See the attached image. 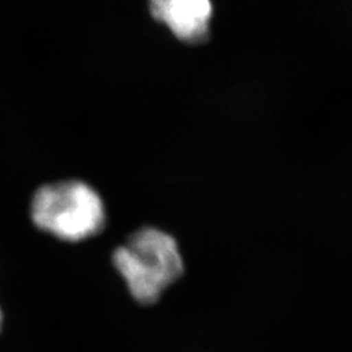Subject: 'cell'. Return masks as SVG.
Segmentation results:
<instances>
[{"label": "cell", "mask_w": 352, "mask_h": 352, "mask_svg": "<svg viewBox=\"0 0 352 352\" xmlns=\"http://www.w3.org/2000/svg\"><path fill=\"white\" fill-rule=\"evenodd\" d=\"M113 264L131 296L142 305L158 302L184 273L177 241L155 227H141L132 232L113 251Z\"/></svg>", "instance_id": "cell-1"}, {"label": "cell", "mask_w": 352, "mask_h": 352, "mask_svg": "<svg viewBox=\"0 0 352 352\" xmlns=\"http://www.w3.org/2000/svg\"><path fill=\"white\" fill-rule=\"evenodd\" d=\"M30 217L39 230L68 243L98 235L107 219L100 193L76 179L38 188L30 204Z\"/></svg>", "instance_id": "cell-2"}, {"label": "cell", "mask_w": 352, "mask_h": 352, "mask_svg": "<svg viewBox=\"0 0 352 352\" xmlns=\"http://www.w3.org/2000/svg\"><path fill=\"white\" fill-rule=\"evenodd\" d=\"M149 3L151 16L179 39L200 43L209 36L210 0H149Z\"/></svg>", "instance_id": "cell-3"}, {"label": "cell", "mask_w": 352, "mask_h": 352, "mask_svg": "<svg viewBox=\"0 0 352 352\" xmlns=\"http://www.w3.org/2000/svg\"><path fill=\"white\" fill-rule=\"evenodd\" d=\"M1 324H3V314H1V309H0V330H1Z\"/></svg>", "instance_id": "cell-4"}]
</instances>
